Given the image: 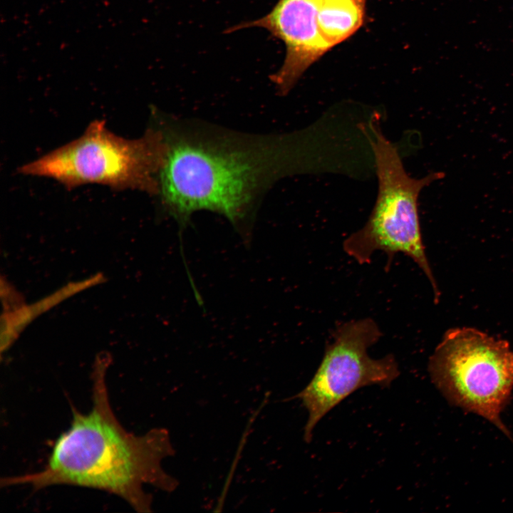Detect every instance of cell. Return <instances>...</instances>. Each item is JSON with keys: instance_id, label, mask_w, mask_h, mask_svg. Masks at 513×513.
<instances>
[{"instance_id": "6da1fadb", "label": "cell", "mask_w": 513, "mask_h": 513, "mask_svg": "<svg viewBox=\"0 0 513 513\" xmlns=\"http://www.w3.org/2000/svg\"><path fill=\"white\" fill-rule=\"evenodd\" d=\"M157 125L167 146L158 194L182 228L193 212L205 209L247 236L263 194L299 170L297 135H250L171 118Z\"/></svg>"}, {"instance_id": "7a4b0ae2", "label": "cell", "mask_w": 513, "mask_h": 513, "mask_svg": "<svg viewBox=\"0 0 513 513\" xmlns=\"http://www.w3.org/2000/svg\"><path fill=\"white\" fill-rule=\"evenodd\" d=\"M108 354L99 355L92 373V408L83 414L72 407L69 428L53 444L38 472L1 478V487L28 484L34 490L67 484L106 491L138 512H150L152 497L143 486L172 492L177 481L161 465L175 450L168 432L154 428L144 435L128 432L110 405L106 384Z\"/></svg>"}, {"instance_id": "3957f363", "label": "cell", "mask_w": 513, "mask_h": 513, "mask_svg": "<svg viewBox=\"0 0 513 513\" xmlns=\"http://www.w3.org/2000/svg\"><path fill=\"white\" fill-rule=\"evenodd\" d=\"M166 149L157 125L138 139L127 140L111 133L104 121L95 120L80 138L23 165L19 171L53 179L68 188L95 183L155 195Z\"/></svg>"}, {"instance_id": "277c9868", "label": "cell", "mask_w": 513, "mask_h": 513, "mask_svg": "<svg viewBox=\"0 0 513 513\" xmlns=\"http://www.w3.org/2000/svg\"><path fill=\"white\" fill-rule=\"evenodd\" d=\"M366 133L371 147L378 192L366 224L343 243L344 252L360 264L370 262L375 251L384 252L390 263L403 253L416 263L429 280L435 295L440 291L425 252L419 221L418 199L421 190L444 177L431 172L423 178L410 177L405 171L397 147L380 132L373 120Z\"/></svg>"}, {"instance_id": "5b68a950", "label": "cell", "mask_w": 513, "mask_h": 513, "mask_svg": "<svg viewBox=\"0 0 513 513\" xmlns=\"http://www.w3.org/2000/svg\"><path fill=\"white\" fill-rule=\"evenodd\" d=\"M428 370L450 403L487 419L512 440L501 420L513 390L508 341L474 328H451L430 358Z\"/></svg>"}, {"instance_id": "8992f818", "label": "cell", "mask_w": 513, "mask_h": 513, "mask_svg": "<svg viewBox=\"0 0 513 513\" xmlns=\"http://www.w3.org/2000/svg\"><path fill=\"white\" fill-rule=\"evenodd\" d=\"M366 1L279 0L266 15L227 32L259 27L284 42V61L270 79L279 94L286 95L313 63L362 26Z\"/></svg>"}, {"instance_id": "52a82bcc", "label": "cell", "mask_w": 513, "mask_h": 513, "mask_svg": "<svg viewBox=\"0 0 513 513\" xmlns=\"http://www.w3.org/2000/svg\"><path fill=\"white\" fill-rule=\"evenodd\" d=\"M381 335L370 318L338 326L313 378L296 396L309 413L304 428L306 442L311 440L318 422L352 393L370 385L388 386L398 376V366L392 354L380 359L368 355V348Z\"/></svg>"}, {"instance_id": "ba28073f", "label": "cell", "mask_w": 513, "mask_h": 513, "mask_svg": "<svg viewBox=\"0 0 513 513\" xmlns=\"http://www.w3.org/2000/svg\"><path fill=\"white\" fill-rule=\"evenodd\" d=\"M90 286L89 279L66 286L61 290L47 296L41 302L31 306H17L13 309H6L1 316V351H7L16 340L23 329L40 313L51 308L55 304L75 294L79 290Z\"/></svg>"}]
</instances>
